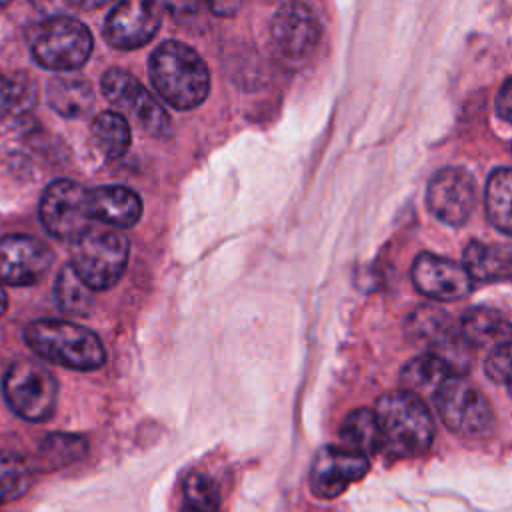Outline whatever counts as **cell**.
<instances>
[{"instance_id": "6da1fadb", "label": "cell", "mask_w": 512, "mask_h": 512, "mask_svg": "<svg viewBox=\"0 0 512 512\" xmlns=\"http://www.w3.org/2000/svg\"><path fill=\"white\" fill-rule=\"evenodd\" d=\"M376 422L380 450L390 458H414L424 454L434 438V422L426 402L400 388L378 398Z\"/></svg>"}, {"instance_id": "7a4b0ae2", "label": "cell", "mask_w": 512, "mask_h": 512, "mask_svg": "<svg viewBox=\"0 0 512 512\" xmlns=\"http://www.w3.org/2000/svg\"><path fill=\"white\" fill-rule=\"evenodd\" d=\"M150 80L158 96L176 110L200 106L210 92V72L200 54L184 42H162L150 56Z\"/></svg>"}, {"instance_id": "3957f363", "label": "cell", "mask_w": 512, "mask_h": 512, "mask_svg": "<svg viewBox=\"0 0 512 512\" xmlns=\"http://www.w3.org/2000/svg\"><path fill=\"white\" fill-rule=\"evenodd\" d=\"M28 346L44 360L72 370H96L106 362L98 334L66 320H38L24 330Z\"/></svg>"}, {"instance_id": "277c9868", "label": "cell", "mask_w": 512, "mask_h": 512, "mask_svg": "<svg viewBox=\"0 0 512 512\" xmlns=\"http://www.w3.org/2000/svg\"><path fill=\"white\" fill-rule=\"evenodd\" d=\"M28 44L34 60L56 72L80 68L92 54L90 30L72 16H48L28 32Z\"/></svg>"}, {"instance_id": "5b68a950", "label": "cell", "mask_w": 512, "mask_h": 512, "mask_svg": "<svg viewBox=\"0 0 512 512\" xmlns=\"http://www.w3.org/2000/svg\"><path fill=\"white\" fill-rule=\"evenodd\" d=\"M74 242L72 266L92 290L112 288L128 264V238L104 226H88Z\"/></svg>"}, {"instance_id": "8992f818", "label": "cell", "mask_w": 512, "mask_h": 512, "mask_svg": "<svg viewBox=\"0 0 512 512\" xmlns=\"http://www.w3.org/2000/svg\"><path fill=\"white\" fill-rule=\"evenodd\" d=\"M434 404L446 428L462 438H484L494 428L488 398L464 376H450L436 392Z\"/></svg>"}, {"instance_id": "52a82bcc", "label": "cell", "mask_w": 512, "mask_h": 512, "mask_svg": "<svg viewBox=\"0 0 512 512\" xmlns=\"http://www.w3.org/2000/svg\"><path fill=\"white\" fill-rule=\"evenodd\" d=\"M4 398L20 418L42 422L56 410L58 384L42 364L18 360L4 376Z\"/></svg>"}, {"instance_id": "ba28073f", "label": "cell", "mask_w": 512, "mask_h": 512, "mask_svg": "<svg viewBox=\"0 0 512 512\" xmlns=\"http://www.w3.org/2000/svg\"><path fill=\"white\" fill-rule=\"evenodd\" d=\"M100 88L106 100L138 122L146 134L156 138H168L172 134V120L162 104L130 72L120 68L106 70Z\"/></svg>"}, {"instance_id": "9c48e42d", "label": "cell", "mask_w": 512, "mask_h": 512, "mask_svg": "<svg viewBox=\"0 0 512 512\" xmlns=\"http://www.w3.org/2000/svg\"><path fill=\"white\" fill-rule=\"evenodd\" d=\"M38 214L48 234L60 240H76L92 222L88 190L72 180H54L40 198Z\"/></svg>"}, {"instance_id": "30bf717a", "label": "cell", "mask_w": 512, "mask_h": 512, "mask_svg": "<svg viewBox=\"0 0 512 512\" xmlns=\"http://www.w3.org/2000/svg\"><path fill=\"white\" fill-rule=\"evenodd\" d=\"M426 202L440 222L462 226L468 222L478 202L474 178L464 168H442L428 182Z\"/></svg>"}, {"instance_id": "8fae6325", "label": "cell", "mask_w": 512, "mask_h": 512, "mask_svg": "<svg viewBox=\"0 0 512 512\" xmlns=\"http://www.w3.org/2000/svg\"><path fill=\"white\" fill-rule=\"evenodd\" d=\"M162 20L158 0H118L104 24V38L118 50H134L148 44Z\"/></svg>"}, {"instance_id": "7c38bea8", "label": "cell", "mask_w": 512, "mask_h": 512, "mask_svg": "<svg viewBox=\"0 0 512 512\" xmlns=\"http://www.w3.org/2000/svg\"><path fill=\"white\" fill-rule=\"evenodd\" d=\"M368 470L366 454L346 446H324L314 454L310 466V490L318 498H336L350 484L362 480Z\"/></svg>"}, {"instance_id": "4fadbf2b", "label": "cell", "mask_w": 512, "mask_h": 512, "mask_svg": "<svg viewBox=\"0 0 512 512\" xmlns=\"http://www.w3.org/2000/svg\"><path fill=\"white\" fill-rule=\"evenodd\" d=\"M270 32L276 48L294 62L306 60L316 50L322 36L316 14L302 0L284 2L274 12Z\"/></svg>"}, {"instance_id": "5bb4252c", "label": "cell", "mask_w": 512, "mask_h": 512, "mask_svg": "<svg viewBox=\"0 0 512 512\" xmlns=\"http://www.w3.org/2000/svg\"><path fill=\"white\" fill-rule=\"evenodd\" d=\"M410 276L418 292L442 302L460 300L474 288V280L464 264L430 252L414 258Z\"/></svg>"}, {"instance_id": "9a60e30c", "label": "cell", "mask_w": 512, "mask_h": 512, "mask_svg": "<svg viewBox=\"0 0 512 512\" xmlns=\"http://www.w3.org/2000/svg\"><path fill=\"white\" fill-rule=\"evenodd\" d=\"M52 264L50 248L22 234L0 238V280L10 286L36 284L46 276Z\"/></svg>"}, {"instance_id": "2e32d148", "label": "cell", "mask_w": 512, "mask_h": 512, "mask_svg": "<svg viewBox=\"0 0 512 512\" xmlns=\"http://www.w3.org/2000/svg\"><path fill=\"white\" fill-rule=\"evenodd\" d=\"M88 212L92 220L114 228H130L142 216V200L126 186H100L88 190Z\"/></svg>"}, {"instance_id": "e0dca14e", "label": "cell", "mask_w": 512, "mask_h": 512, "mask_svg": "<svg viewBox=\"0 0 512 512\" xmlns=\"http://www.w3.org/2000/svg\"><path fill=\"white\" fill-rule=\"evenodd\" d=\"M450 376L454 374L440 356H436L434 352H424L404 364V368L400 370V384L404 390L416 394L424 402H434L436 392Z\"/></svg>"}, {"instance_id": "ac0fdd59", "label": "cell", "mask_w": 512, "mask_h": 512, "mask_svg": "<svg viewBox=\"0 0 512 512\" xmlns=\"http://www.w3.org/2000/svg\"><path fill=\"white\" fill-rule=\"evenodd\" d=\"M48 106L64 118H80L94 104L92 86L80 76H56L46 88Z\"/></svg>"}, {"instance_id": "d6986e66", "label": "cell", "mask_w": 512, "mask_h": 512, "mask_svg": "<svg viewBox=\"0 0 512 512\" xmlns=\"http://www.w3.org/2000/svg\"><path fill=\"white\" fill-rule=\"evenodd\" d=\"M406 332L412 340L424 342L430 346V352H436L460 332V324L454 322L442 308L420 306L410 314Z\"/></svg>"}, {"instance_id": "ffe728a7", "label": "cell", "mask_w": 512, "mask_h": 512, "mask_svg": "<svg viewBox=\"0 0 512 512\" xmlns=\"http://www.w3.org/2000/svg\"><path fill=\"white\" fill-rule=\"evenodd\" d=\"M464 266L470 272L472 280H506L512 278V250L504 246L470 242L464 248Z\"/></svg>"}, {"instance_id": "44dd1931", "label": "cell", "mask_w": 512, "mask_h": 512, "mask_svg": "<svg viewBox=\"0 0 512 512\" xmlns=\"http://www.w3.org/2000/svg\"><path fill=\"white\" fill-rule=\"evenodd\" d=\"M460 332L464 338L476 346H498L504 342H512V324L506 322L492 310L472 308L460 318Z\"/></svg>"}, {"instance_id": "7402d4cb", "label": "cell", "mask_w": 512, "mask_h": 512, "mask_svg": "<svg viewBox=\"0 0 512 512\" xmlns=\"http://www.w3.org/2000/svg\"><path fill=\"white\" fill-rule=\"evenodd\" d=\"M484 208L490 224L512 236V168H498L488 176Z\"/></svg>"}, {"instance_id": "603a6c76", "label": "cell", "mask_w": 512, "mask_h": 512, "mask_svg": "<svg viewBox=\"0 0 512 512\" xmlns=\"http://www.w3.org/2000/svg\"><path fill=\"white\" fill-rule=\"evenodd\" d=\"M92 140L100 154L108 160L122 158L130 148V126L124 114L118 112H100L92 120Z\"/></svg>"}, {"instance_id": "cb8c5ba5", "label": "cell", "mask_w": 512, "mask_h": 512, "mask_svg": "<svg viewBox=\"0 0 512 512\" xmlns=\"http://www.w3.org/2000/svg\"><path fill=\"white\" fill-rule=\"evenodd\" d=\"M340 440H342V446L366 456H370L372 452H378L380 430H378L374 410L370 408L352 410L340 426Z\"/></svg>"}, {"instance_id": "d4e9b609", "label": "cell", "mask_w": 512, "mask_h": 512, "mask_svg": "<svg viewBox=\"0 0 512 512\" xmlns=\"http://www.w3.org/2000/svg\"><path fill=\"white\" fill-rule=\"evenodd\" d=\"M92 292L94 290L80 278V274L76 272L72 262L60 268V272L56 276V284H54V296H56L58 306L64 312L78 314V316L90 314V310L94 308Z\"/></svg>"}, {"instance_id": "484cf974", "label": "cell", "mask_w": 512, "mask_h": 512, "mask_svg": "<svg viewBox=\"0 0 512 512\" xmlns=\"http://www.w3.org/2000/svg\"><path fill=\"white\" fill-rule=\"evenodd\" d=\"M34 480V470L30 462L16 454L2 450L0 452V506L22 498Z\"/></svg>"}, {"instance_id": "4316f807", "label": "cell", "mask_w": 512, "mask_h": 512, "mask_svg": "<svg viewBox=\"0 0 512 512\" xmlns=\"http://www.w3.org/2000/svg\"><path fill=\"white\" fill-rule=\"evenodd\" d=\"M180 512H220V492L208 474L190 472L184 478Z\"/></svg>"}, {"instance_id": "83f0119b", "label": "cell", "mask_w": 512, "mask_h": 512, "mask_svg": "<svg viewBox=\"0 0 512 512\" xmlns=\"http://www.w3.org/2000/svg\"><path fill=\"white\" fill-rule=\"evenodd\" d=\"M86 442L78 436H70V434H50L44 438L42 446H40V456H42V464L46 470H54V468H62L78 458L84 456L86 452Z\"/></svg>"}, {"instance_id": "f1b7e54d", "label": "cell", "mask_w": 512, "mask_h": 512, "mask_svg": "<svg viewBox=\"0 0 512 512\" xmlns=\"http://www.w3.org/2000/svg\"><path fill=\"white\" fill-rule=\"evenodd\" d=\"M34 84L24 74H0V122L14 114L24 112L34 104Z\"/></svg>"}, {"instance_id": "f546056e", "label": "cell", "mask_w": 512, "mask_h": 512, "mask_svg": "<svg viewBox=\"0 0 512 512\" xmlns=\"http://www.w3.org/2000/svg\"><path fill=\"white\" fill-rule=\"evenodd\" d=\"M486 374L492 382L504 386L512 396V342L498 344L486 358Z\"/></svg>"}, {"instance_id": "4dcf8cb0", "label": "cell", "mask_w": 512, "mask_h": 512, "mask_svg": "<svg viewBox=\"0 0 512 512\" xmlns=\"http://www.w3.org/2000/svg\"><path fill=\"white\" fill-rule=\"evenodd\" d=\"M496 112L502 120L512 124V76L500 86L496 96Z\"/></svg>"}, {"instance_id": "1f68e13d", "label": "cell", "mask_w": 512, "mask_h": 512, "mask_svg": "<svg viewBox=\"0 0 512 512\" xmlns=\"http://www.w3.org/2000/svg\"><path fill=\"white\" fill-rule=\"evenodd\" d=\"M204 2L216 16H234L242 6V0H204Z\"/></svg>"}, {"instance_id": "d6a6232c", "label": "cell", "mask_w": 512, "mask_h": 512, "mask_svg": "<svg viewBox=\"0 0 512 512\" xmlns=\"http://www.w3.org/2000/svg\"><path fill=\"white\" fill-rule=\"evenodd\" d=\"M166 8L174 14V18L192 16L198 10V0H166Z\"/></svg>"}, {"instance_id": "836d02e7", "label": "cell", "mask_w": 512, "mask_h": 512, "mask_svg": "<svg viewBox=\"0 0 512 512\" xmlns=\"http://www.w3.org/2000/svg\"><path fill=\"white\" fill-rule=\"evenodd\" d=\"M66 2L78 10H96V8L106 6L112 0H66Z\"/></svg>"}, {"instance_id": "e575fe53", "label": "cell", "mask_w": 512, "mask_h": 512, "mask_svg": "<svg viewBox=\"0 0 512 512\" xmlns=\"http://www.w3.org/2000/svg\"><path fill=\"white\" fill-rule=\"evenodd\" d=\"M34 4H36L38 8H42V10H52L54 6L58 8V6L68 4V2H66V0H34Z\"/></svg>"}, {"instance_id": "d590c367", "label": "cell", "mask_w": 512, "mask_h": 512, "mask_svg": "<svg viewBox=\"0 0 512 512\" xmlns=\"http://www.w3.org/2000/svg\"><path fill=\"white\" fill-rule=\"evenodd\" d=\"M6 306H8V298H6V292H4V288H2V280H0V316L4 314Z\"/></svg>"}, {"instance_id": "8d00e7d4", "label": "cell", "mask_w": 512, "mask_h": 512, "mask_svg": "<svg viewBox=\"0 0 512 512\" xmlns=\"http://www.w3.org/2000/svg\"><path fill=\"white\" fill-rule=\"evenodd\" d=\"M10 4V0H0V10L4 8V6H8Z\"/></svg>"}]
</instances>
